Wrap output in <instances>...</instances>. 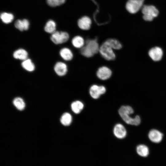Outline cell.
<instances>
[{
	"label": "cell",
	"instance_id": "9a60e30c",
	"mask_svg": "<svg viewBox=\"0 0 166 166\" xmlns=\"http://www.w3.org/2000/svg\"><path fill=\"white\" fill-rule=\"evenodd\" d=\"M61 57L65 60L69 61L73 57V54L71 50L68 48H64L60 51Z\"/></svg>",
	"mask_w": 166,
	"mask_h": 166
},
{
	"label": "cell",
	"instance_id": "e0dca14e",
	"mask_svg": "<svg viewBox=\"0 0 166 166\" xmlns=\"http://www.w3.org/2000/svg\"><path fill=\"white\" fill-rule=\"evenodd\" d=\"M84 107L83 104L79 101H74L71 104V109L75 114L80 113L83 109Z\"/></svg>",
	"mask_w": 166,
	"mask_h": 166
},
{
	"label": "cell",
	"instance_id": "277c9868",
	"mask_svg": "<svg viewBox=\"0 0 166 166\" xmlns=\"http://www.w3.org/2000/svg\"><path fill=\"white\" fill-rule=\"evenodd\" d=\"M143 19L146 21H151L157 17L159 11L155 6L152 5H144L142 8Z\"/></svg>",
	"mask_w": 166,
	"mask_h": 166
},
{
	"label": "cell",
	"instance_id": "d4e9b609",
	"mask_svg": "<svg viewBox=\"0 0 166 166\" xmlns=\"http://www.w3.org/2000/svg\"><path fill=\"white\" fill-rule=\"evenodd\" d=\"M0 18L4 23L8 24L13 21L14 17L13 15L11 14L4 12L1 14Z\"/></svg>",
	"mask_w": 166,
	"mask_h": 166
},
{
	"label": "cell",
	"instance_id": "30bf717a",
	"mask_svg": "<svg viewBox=\"0 0 166 166\" xmlns=\"http://www.w3.org/2000/svg\"><path fill=\"white\" fill-rule=\"evenodd\" d=\"M113 133L117 138L122 139L126 136L127 132L124 126L121 124H116L113 128Z\"/></svg>",
	"mask_w": 166,
	"mask_h": 166
},
{
	"label": "cell",
	"instance_id": "52a82bcc",
	"mask_svg": "<svg viewBox=\"0 0 166 166\" xmlns=\"http://www.w3.org/2000/svg\"><path fill=\"white\" fill-rule=\"evenodd\" d=\"M106 92V89L103 85H93L89 89V93L90 96L94 99H97Z\"/></svg>",
	"mask_w": 166,
	"mask_h": 166
},
{
	"label": "cell",
	"instance_id": "603a6c76",
	"mask_svg": "<svg viewBox=\"0 0 166 166\" xmlns=\"http://www.w3.org/2000/svg\"><path fill=\"white\" fill-rule=\"evenodd\" d=\"M13 102L16 108L19 110H22L25 108V103L23 99L21 97H17L15 98Z\"/></svg>",
	"mask_w": 166,
	"mask_h": 166
},
{
	"label": "cell",
	"instance_id": "7402d4cb",
	"mask_svg": "<svg viewBox=\"0 0 166 166\" xmlns=\"http://www.w3.org/2000/svg\"><path fill=\"white\" fill-rule=\"evenodd\" d=\"M72 121V117L70 114L68 113H64L62 116L60 121L64 125L67 126L69 125Z\"/></svg>",
	"mask_w": 166,
	"mask_h": 166
},
{
	"label": "cell",
	"instance_id": "ac0fdd59",
	"mask_svg": "<svg viewBox=\"0 0 166 166\" xmlns=\"http://www.w3.org/2000/svg\"><path fill=\"white\" fill-rule=\"evenodd\" d=\"M137 153L140 156L146 157L149 153L148 147L145 145L141 144L138 146L136 148Z\"/></svg>",
	"mask_w": 166,
	"mask_h": 166
},
{
	"label": "cell",
	"instance_id": "484cf974",
	"mask_svg": "<svg viewBox=\"0 0 166 166\" xmlns=\"http://www.w3.org/2000/svg\"><path fill=\"white\" fill-rule=\"evenodd\" d=\"M65 0H47L48 4L51 6L55 7L63 4Z\"/></svg>",
	"mask_w": 166,
	"mask_h": 166
},
{
	"label": "cell",
	"instance_id": "5b68a950",
	"mask_svg": "<svg viewBox=\"0 0 166 166\" xmlns=\"http://www.w3.org/2000/svg\"><path fill=\"white\" fill-rule=\"evenodd\" d=\"M68 34L64 32L55 31L52 34L51 40L56 44H59L66 42L69 39Z\"/></svg>",
	"mask_w": 166,
	"mask_h": 166
},
{
	"label": "cell",
	"instance_id": "ba28073f",
	"mask_svg": "<svg viewBox=\"0 0 166 166\" xmlns=\"http://www.w3.org/2000/svg\"><path fill=\"white\" fill-rule=\"evenodd\" d=\"M112 75L111 69L106 66H102L97 69L96 75L97 77L102 80H106L110 77Z\"/></svg>",
	"mask_w": 166,
	"mask_h": 166
},
{
	"label": "cell",
	"instance_id": "3957f363",
	"mask_svg": "<svg viewBox=\"0 0 166 166\" xmlns=\"http://www.w3.org/2000/svg\"><path fill=\"white\" fill-rule=\"evenodd\" d=\"M113 49L105 42L100 47L99 52L105 59L107 61L113 60L116 58V55Z\"/></svg>",
	"mask_w": 166,
	"mask_h": 166
},
{
	"label": "cell",
	"instance_id": "44dd1931",
	"mask_svg": "<svg viewBox=\"0 0 166 166\" xmlns=\"http://www.w3.org/2000/svg\"><path fill=\"white\" fill-rule=\"evenodd\" d=\"M113 49L119 50L121 49L122 45L118 40L114 39H109L105 41Z\"/></svg>",
	"mask_w": 166,
	"mask_h": 166
},
{
	"label": "cell",
	"instance_id": "cb8c5ba5",
	"mask_svg": "<svg viewBox=\"0 0 166 166\" xmlns=\"http://www.w3.org/2000/svg\"><path fill=\"white\" fill-rule=\"evenodd\" d=\"M56 26L55 22L52 20H50L46 23L45 30L48 33L53 34L55 31Z\"/></svg>",
	"mask_w": 166,
	"mask_h": 166
},
{
	"label": "cell",
	"instance_id": "4fadbf2b",
	"mask_svg": "<svg viewBox=\"0 0 166 166\" xmlns=\"http://www.w3.org/2000/svg\"><path fill=\"white\" fill-rule=\"evenodd\" d=\"M91 21L87 16H84L80 19L78 21L79 27L83 30H89L90 27Z\"/></svg>",
	"mask_w": 166,
	"mask_h": 166
},
{
	"label": "cell",
	"instance_id": "5bb4252c",
	"mask_svg": "<svg viewBox=\"0 0 166 166\" xmlns=\"http://www.w3.org/2000/svg\"><path fill=\"white\" fill-rule=\"evenodd\" d=\"M15 27L21 31L27 30L29 27V23L28 21L26 19L22 20L18 19L14 23Z\"/></svg>",
	"mask_w": 166,
	"mask_h": 166
},
{
	"label": "cell",
	"instance_id": "d6986e66",
	"mask_svg": "<svg viewBox=\"0 0 166 166\" xmlns=\"http://www.w3.org/2000/svg\"><path fill=\"white\" fill-rule=\"evenodd\" d=\"M73 45L77 48H81L85 45V42L83 38L80 36H76L72 40Z\"/></svg>",
	"mask_w": 166,
	"mask_h": 166
},
{
	"label": "cell",
	"instance_id": "7a4b0ae2",
	"mask_svg": "<svg viewBox=\"0 0 166 166\" xmlns=\"http://www.w3.org/2000/svg\"><path fill=\"white\" fill-rule=\"evenodd\" d=\"M100 47L96 39L88 40L81 49L80 53L86 57H90L99 52Z\"/></svg>",
	"mask_w": 166,
	"mask_h": 166
},
{
	"label": "cell",
	"instance_id": "8fae6325",
	"mask_svg": "<svg viewBox=\"0 0 166 166\" xmlns=\"http://www.w3.org/2000/svg\"><path fill=\"white\" fill-rule=\"evenodd\" d=\"M148 137L152 142L155 143H159L162 140L163 134L157 130L153 129L149 132Z\"/></svg>",
	"mask_w": 166,
	"mask_h": 166
},
{
	"label": "cell",
	"instance_id": "ffe728a7",
	"mask_svg": "<svg viewBox=\"0 0 166 166\" xmlns=\"http://www.w3.org/2000/svg\"><path fill=\"white\" fill-rule=\"evenodd\" d=\"M22 66L24 69L29 72L34 71L35 68L31 60L28 58L23 61L22 63Z\"/></svg>",
	"mask_w": 166,
	"mask_h": 166
},
{
	"label": "cell",
	"instance_id": "6da1fadb",
	"mask_svg": "<svg viewBox=\"0 0 166 166\" xmlns=\"http://www.w3.org/2000/svg\"><path fill=\"white\" fill-rule=\"evenodd\" d=\"M118 112L121 118L127 124L136 126L140 124L141 120L139 116L136 115L133 118L129 116L134 113L133 110L131 106H122L119 109Z\"/></svg>",
	"mask_w": 166,
	"mask_h": 166
},
{
	"label": "cell",
	"instance_id": "9c48e42d",
	"mask_svg": "<svg viewBox=\"0 0 166 166\" xmlns=\"http://www.w3.org/2000/svg\"><path fill=\"white\" fill-rule=\"evenodd\" d=\"M148 55L152 59L155 61L161 60L163 55V51L161 48L159 47H155L150 49Z\"/></svg>",
	"mask_w": 166,
	"mask_h": 166
},
{
	"label": "cell",
	"instance_id": "2e32d148",
	"mask_svg": "<svg viewBox=\"0 0 166 166\" xmlns=\"http://www.w3.org/2000/svg\"><path fill=\"white\" fill-rule=\"evenodd\" d=\"M13 56L16 59L23 61L27 58L28 53L25 49H20L15 50L14 52Z\"/></svg>",
	"mask_w": 166,
	"mask_h": 166
},
{
	"label": "cell",
	"instance_id": "8992f818",
	"mask_svg": "<svg viewBox=\"0 0 166 166\" xmlns=\"http://www.w3.org/2000/svg\"><path fill=\"white\" fill-rule=\"evenodd\" d=\"M144 0H128L126 8L127 11L131 14L137 12L143 6Z\"/></svg>",
	"mask_w": 166,
	"mask_h": 166
},
{
	"label": "cell",
	"instance_id": "7c38bea8",
	"mask_svg": "<svg viewBox=\"0 0 166 166\" xmlns=\"http://www.w3.org/2000/svg\"><path fill=\"white\" fill-rule=\"evenodd\" d=\"M54 69L56 73L60 76L65 75L68 71L67 65L62 62H57L54 65Z\"/></svg>",
	"mask_w": 166,
	"mask_h": 166
}]
</instances>
